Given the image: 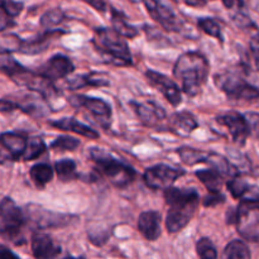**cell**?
<instances>
[{"label": "cell", "mask_w": 259, "mask_h": 259, "mask_svg": "<svg viewBox=\"0 0 259 259\" xmlns=\"http://www.w3.org/2000/svg\"><path fill=\"white\" fill-rule=\"evenodd\" d=\"M161 214L157 211H144L139 215L138 230L147 240L158 239L161 237Z\"/></svg>", "instance_id": "d6986e66"}, {"label": "cell", "mask_w": 259, "mask_h": 259, "mask_svg": "<svg viewBox=\"0 0 259 259\" xmlns=\"http://www.w3.org/2000/svg\"><path fill=\"white\" fill-rule=\"evenodd\" d=\"M28 139L14 132H5L0 134V157L3 159L17 161L23 158L27 151Z\"/></svg>", "instance_id": "4fadbf2b"}, {"label": "cell", "mask_w": 259, "mask_h": 259, "mask_svg": "<svg viewBox=\"0 0 259 259\" xmlns=\"http://www.w3.org/2000/svg\"><path fill=\"white\" fill-rule=\"evenodd\" d=\"M228 190L234 199H242L245 201L259 202V187L249 184L244 179L237 176L232 177L227 184Z\"/></svg>", "instance_id": "44dd1931"}, {"label": "cell", "mask_w": 259, "mask_h": 259, "mask_svg": "<svg viewBox=\"0 0 259 259\" xmlns=\"http://www.w3.org/2000/svg\"><path fill=\"white\" fill-rule=\"evenodd\" d=\"M250 125V132L259 137V114L257 113H247L245 114Z\"/></svg>", "instance_id": "60d3db41"}, {"label": "cell", "mask_w": 259, "mask_h": 259, "mask_svg": "<svg viewBox=\"0 0 259 259\" xmlns=\"http://www.w3.org/2000/svg\"><path fill=\"white\" fill-rule=\"evenodd\" d=\"M17 110L14 100L9 98L0 99V113H10V111Z\"/></svg>", "instance_id": "b9f144b4"}, {"label": "cell", "mask_w": 259, "mask_h": 259, "mask_svg": "<svg viewBox=\"0 0 259 259\" xmlns=\"http://www.w3.org/2000/svg\"><path fill=\"white\" fill-rule=\"evenodd\" d=\"M19 255L15 254L12 249H9L5 245L0 244V259H18Z\"/></svg>", "instance_id": "7bdbcfd3"}, {"label": "cell", "mask_w": 259, "mask_h": 259, "mask_svg": "<svg viewBox=\"0 0 259 259\" xmlns=\"http://www.w3.org/2000/svg\"><path fill=\"white\" fill-rule=\"evenodd\" d=\"M209 61L200 52H186L177 58L174 76L181 82V90L195 98L202 90L209 77Z\"/></svg>", "instance_id": "7a4b0ae2"}, {"label": "cell", "mask_w": 259, "mask_h": 259, "mask_svg": "<svg viewBox=\"0 0 259 259\" xmlns=\"http://www.w3.org/2000/svg\"><path fill=\"white\" fill-rule=\"evenodd\" d=\"M15 23L14 20H13L12 17H9V15L5 13V10H3L2 8H0V32H4L7 28H10L13 27Z\"/></svg>", "instance_id": "f35d334b"}, {"label": "cell", "mask_w": 259, "mask_h": 259, "mask_svg": "<svg viewBox=\"0 0 259 259\" xmlns=\"http://www.w3.org/2000/svg\"><path fill=\"white\" fill-rule=\"evenodd\" d=\"M196 252L199 257L204 259H215L218 257V252L215 245L212 244L209 238H201L196 244Z\"/></svg>", "instance_id": "e575fe53"}, {"label": "cell", "mask_w": 259, "mask_h": 259, "mask_svg": "<svg viewBox=\"0 0 259 259\" xmlns=\"http://www.w3.org/2000/svg\"><path fill=\"white\" fill-rule=\"evenodd\" d=\"M217 121L229 131L233 141L239 146H244L248 137L252 134L247 116L242 115L237 111H230V113L219 115L217 118Z\"/></svg>", "instance_id": "7c38bea8"}, {"label": "cell", "mask_w": 259, "mask_h": 259, "mask_svg": "<svg viewBox=\"0 0 259 259\" xmlns=\"http://www.w3.org/2000/svg\"><path fill=\"white\" fill-rule=\"evenodd\" d=\"M164 199L169 206L166 218V228L169 233H177L184 229L200 205V195L194 189L168 187L164 190Z\"/></svg>", "instance_id": "6da1fadb"}, {"label": "cell", "mask_w": 259, "mask_h": 259, "mask_svg": "<svg viewBox=\"0 0 259 259\" xmlns=\"http://www.w3.org/2000/svg\"><path fill=\"white\" fill-rule=\"evenodd\" d=\"M28 220L24 210L20 209L14 200L4 197L0 201V235L15 245L25 243L23 232Z\"/></svg>", "instance_id": "277c9868"}, {"label": "cell", "mask_w": 259, "mask_h": 259, "mask_svg": "<svg viewBox=\"0 0 259 259\" xmlns=\"http://www.w3.org/2000/svg\"><path fill=\"white\" fill-rule=\"evenodd\" d=\"M68 103L72 106H75V108H85L105 128L110 125L111 108L103 99L89 98V96L85 95H73L68 99Z\"/></svg>", "instance_id": "8fae6325"}, {"label": "cell", "mask_w": 259, "mask_h": 259, "mask_svg": "<svg viewBox=\"0 0 259 259\" xmlns=\"http://www.w3.org/2000/svg\"><path fill=\"white\" fill-rule=\"evenodd\" d=\"M142 2L153 20H156L166 30L180 33L184 29V22L175 14L171 8L164 5L162 2L159 0H142Z\"/></svg>", "instance_id": "30bf717a"}, {"label": "cell", "mask_w": 259, "mask_h": 259, "mask_svg": "<svg viewBox=\"0 0 259 259\" xmlns=\"http://www.w3.org/2000/svg\"><path fill=\"white\" fill-rule=\"evenodd\" d=\"M234 224L243 239L259 242V202L242 200L235 210Z\"/></svg>", "instance_id": "52a82bcc"}, {"label": "cell", "mask_w": 259, "mask_h": 259, "mask_svg": "<svg viewBox=\"0 0 259 259\" xmlns=\"http://www.w3.org/2000/svg\"><path fill=\"white\" fill-rule=\"evenodd\" d=\"M131 105L133 106L134 111L139 116L142 123L148 126H156L161 120L166 118V111L159 108L153 101H146V103H137L132 101Z\"/></svg>", "instance_id": "ac0fdd59"}, {"label": "cell", "mask_w": 259, "mask_h": 259, "mask_svg": "<svg viewBox=\"0 0 259 259\" xmlns=\"http://www.w3.org/2000/svg\"><path fill=\"white\" fill-rule=\"evenodd\" d=\"M169 126H171V131L176 134L186 137L191 132H194L199 126V124L191 114L182 111V113H176L171 116Z\"/></svg>", "instance_id": "cb8c5ba5"}, {"label": "cell", "mask_w": 259, "mask_h": 259, "mask_svg": "<svg viewBox=\"0 0 259 259\" xmlns=\"http://www.w3.org/2000/svg\"><path fill=\"white\" fill-rule=\"evenodd\" d=\"M46 149H47V147H46V143L43 142L42 138L32 137V138L28 139L27 151H25L24 156H23V159L24 161H32V159L38 158V157L45 153Z\"/></svg>", "instance_id": "1f68e13d"}, {"label": "cell", "mask_w": 259, "mask_h": 259, "mask_svg": "<svg viewBox=\"0 0 259 259\" xmlns=\"http://www.w3.org/2000/svg\"><path fill=\"white\" fill-rule=\"evenodd\" d=\"M110 85V80L106 73L101 72H90L86 75H78L67 81V86L71 90H78V89L91 86V88H103V86Z\"/></svg>", "instance_id": "7402d4cb"}, {"label": "cell", "mask_w": 259, "mask_h": 259, "mask_svg": "<svg viewBox=\"0 0 259 259\" xmlns=\"http://www.w3.org/2000/svg\"><path fill=\"white\" fill-rule=\"evenodd\" d=\"M51 125L56 129H61V131H67L72 132V133L80 134V136L85 137L89 139H98L99 133L96 131H94L90 126L85 125V124L80 123L78 120L73 118H63L60 120L51 121Z\"/></svg>", "instance_id": "603a6c76"}, {"label": "cell", "mask_w": 259, "mask_h": 259, "mask_svg": "<svg viewBox=\"0 0 259 259\" xmlns=\"http://www.w3.org/2000/svg\"><path fill=\"white\" fill-rule=\"evenodd\" d=\"M250 51H252L253 58H254L255 67H257L259 72V34L254 35V37L250 39Z\"/></svg>", "instance_id": "ab89813d"}, {"label": "cell", "mask_w": 259, "mask_h": 259, "mask_svg": "<svg viewBox=\"0 0 259 259\" xmlns=\"http://www.w3.org/2000/svg\"><path fill=\"white\" fill-rule=\"evenodd\" d=\"M23 39L19 35L13 33L0 32V55H10L13 52H19Z\"/></svg>", "instance_id": "f546056e"}, {"label": "cell", "mask_w": 259, "mask_h": 259, "mask_svg": "<svg viewBox=\"0 0 259 259\" xmlns=\"http://www.w3.org/2000/svg\"><path fill=\"white\" fill-rule=\"evenodd\" d=\"M0 8L5 10L9 17L15 18L22 13L24 4L20 2H15V0H0Z\"/></svg>", "instance_id": "8d00e7d4"}, {"label": "cell", "mask_w": 259, "mask_h": 259, "mask_svg": "<svg viewBox=\"0 0 259 259\" xmlns=\"http://www.w3.org/2000/svg\"><path fill=\"white\" fill-rule=\"evenodd\" d=\"M225 202V196L220 192H209L206 197L202 201V205L206 207H215L220 204H224Z\"/></svg>", "instance_id": "74e56055"}, {"label": "cell", "mask_w": 259, "mask_h": 259, "mask_svg": "<svg viewBox=\"0 0 259 259\" xmlns=\"http://www.w3.org/2000/svg\"><path fill=\"white\" fill-rule=\"evenodd\" d=\"M80 146V141L72 137L61 136L51 143V148L56 151H75Z\"/></svg>", "instance_id": "d590c367"}, {"label": "cell", "mask_w": 259, "mask_h": 259, "mask_svg": "<svg viewBox=\"0 0 259 259\" xmlns=\"http://www.w3.org/2000/svg\"><path fill=\"white\" fill-rule=\"evenodd\" d=\"M223 257L228 259H249L250 250L244 242L237 239L230 242L229 244L225 247Z\"/></svg>", "instance_id": "f1b7e54d"}, {"label": "cell", "mask_w": 259, "mask_h": 259, "mask_svg": "<svg viewBox=\"0 0 259 259\" xmlns=\"http://www.w3.org/2000/svg\"><path fill=\"white\" fill-rule=\"evenodd\" d=\"M83 2L90 4L94 9L99 10V12H105L106 10V4L104 0H83Z\"/></svg>", "instance_id": "ee69618b"}, {"label": "cell", "mask_w": 259, "mask_h": 259, "mask_svg": "<svg viewBox=\"0 0 259 259\" xmlns=\"http://www.w3.org/2000/svg\"><path fill=\"white\" fill-rule=\"evenodd\" d=\"M199 27L204 33H206V34L211 35V37L217 38L220 42H223L222 28H220V25L214 19H211V18H201L199 20Z\"/></svg>", "instance_id": "836d02e7"}, {"label": "cell", "mask_w": 259, "mask_h": 259, "mask_svg": "<svg viewBox=\"0 0 259 259\" xmlns=\"http://www.w3.org/2000/svg\"><path fill=\"white\" fill-rule=\"evenodd\" d=\"M30 179L38 189H43L46 185L52 181L53 168L48 163H38L30 168Z\"/></svg>", "instance_id": "484cf974"}, {"label": "cell", "mask_w": 259, "mask_h": 259, "mask_svg": "<svg viewBox=\"0 0 259 259\" xmlns=\"http://www.w3.org/2000/svg\"><path fill=\"white\" fill-rule=\"evenodd\" d=\"M55 171L61 181L63 182L72 181L78 177L77 171H76V163L72 159H61V161L56 162Z\"/></svg>", "instance_id": "4dcf8cb0"}, {"label": "cell", "mask_w": 259, "mask_h": 259, "mask_svg": "<svg viewBox=\"0 0 259 259\" xmlns=\"http://www.w3.org/2000/svg\"><path fill=\"white\" fill-rule=\"evenodd\" d=\"M179 154L184 163L189 164V166H195L199 163H206L210 153L192 148V147H181L179 149Z\"/></svg>", "instance_id": "83f0119b"}, {"label": "cell", "mask_w": 259, "mask_h": 259, "mask_svg": "<svg viewBox=\"0 0 259 259\" xmlns=\"http://www.w3.org/2000/svg\"><path fill=\"white\" fill-rule=\"evenodd\" d=\"M17 105V110H22L23 113L33 116V118H39L48 114V106L46 104L45 98L40 94H19L17 99H13Z\"/></svg>", "instance_id": "2e32d148"}, {"label": "cell", "mask_w": 259, "mask_h": 259, "mask_svg": "<svg viewBox=\"0 0 259 259\" xmlns=\"http://www.w3.org/2000/svg\"><path fill=\"white\" fill-rule=\"evenodd\" d=\"M94 45L96 50L103 56L109 57V62L114 65L129 66L133 62L128 43L114 28H98L94 38Z\"/></svg>", "instance_id": "3957f363"}, {"label": "cell", "mask_w": 259, "mask_h": 259, "mask_svg": "<svg viewBox=\"0 0 259 259\" xmlns=\"http://www.w3.org/2000/svg\"><path fill=\"white\" fill-rule=\"evenodd\" d=\"M28 223H32L38 229H53V228H63L70 225L76 217L68 214L50 211L45 207L35 204H29L24 209Z\"/></svg>", "instance_id": "ba28073f"}, {"label": "cell", "mask_w": 259, "mask_h": 259, "mask_svg": "<svg viewBox=\"0 0 259 259\" xmlns=\"http://www.w3.org/2000/svg\"><path fill=\"white\" fill-rule=\"evenodd\" d=\"M196 176L205 185L209 192H220L223 186V175L217 169H201L196 172Z\"/></svg>", "instance_id": "d4e9b609"}, {"label": "cell", "mask_w": 259, "mask_h": 259, "mask_svg": "<svg viewBox=\"0 0 259 259\" xmlns=\"http://www.w3.org/2000/svg\"><path fill=\"white\" fill-rule=\"evenodd\" d=\"M90 156L91 159L95 162L96 168L100 175H104L114 186L124 189L134 181L137 174L133 167L128 166L99 148L91 149Z\"/></svg>", "instance_id": "5b68a950"}, {"label": "cell", "mask_w": 259, "mask_h": 259, "mask_svg": "<svg viewBox=\"0 0 259 259\" xmlns=\"http://www.w3.org/2000/svg\"><path fill=\"white\" fill-rule=\"evenodd\" d=\"M65 19V13L60 8H55V9L48 10V12H46L42 15V18H40V25L43 28H46V29H52L56 25H60Z\"/></svg>", "instance_id": "d6a6232c"}, {"label": "cell", "mask_w": 259, "mask_h": 259, "mask_svg": "<svg viewBox=\"0 0 259 259\" xmlns=\"http://www.w3.org/2000/svg\"><path fill=\"white\" fill-rule=\"evenodd\" d=\"M146 77L152 86H154L157 90L163 94V96L171 105L179 106L181 104V89L179 88V85L174 80L167 77L166 75H162V73L152 70L147 71Z\"/></svg>", "instance_id": "5bb4252c"}, {"label": "cell", "mask_w": 259, "mask_h": 259, "mask_svg": "<svg viewBox=\"0 0 259 259\" xmlns=\"http://www.w3.org/2000/svg\"><path fill=\"white\" fill-rule=\"evenodd\" d=\"M184 169L175 168L167 164H157L146 169L143 175V180L149 189L153 190H166L171 187L177 179L184 176Z\"/></svg>", "instance_id": "9c48e42d"}, {"label": "cell", "mask_w": 259, "mask_h": 259, "mask_svg": "<svg viewBox=\"0 0 259 259\" xmlns=\"http://www.w3.org/2000/svg\"><path fill=\"white\" fill-rule=\"evenodd\" d=\"M111 24L113 28L119 33L120 35H123L124 38H136L138 35V29H137L134 25L129 24L125 20L123 14H120L119 12L113 9V14H111Z\"/></svg>", "instance_id": "4316f807"}, {"label": "cell", "mask_w": 259, "mask_h": 259, "mask_svg": "<svg viewBox=\"0 0 259 259\" xmlns=\"http://www.w3.org/2000/svg\"><path fill=\"white\" fill-rule=\"evenodd\" d=\"M32 253L38 259H50L60 255L61 247L55 243V240L46 233L35 230L30 239Z\"/></svg>", "instance_id": "e0dca14e"}, {"label": "cell", "mask_w": 259, "mask_h": 259, "mask_svg": "<svg viewBox=\"0 0 259 259\" xmlns=\"http://www.w3.org/2000/svg\"><path fill=\"white\" fill-rule=\"evenodd\" d=\"M185 3H186L187 5H190V7H204V5H206V0H184Z\"/></svg>", "instance_id": "f6af8a7d"}, {"label": "cell", "mask_w": 259, "mask_h": 259, "mask_svg": "<svg viewBox=\"0 0 259 259\" xmlns=\"http://www.w3.org/2000/svg\"><path fill=\"white\" fill-rule=\"evenodd\" d=\"M73 70H75V66L70 58L63 55H55L45 65L40 66L38 72L55 82L56 80H60V78L70 75L71 72H73Z\"/></svg>", "instance_id": "9a60e30c"}, {"label": "cell", "mask_w": 259, "mask_h": 259, "mask_svg": "<svg viewBox=\"0 0 259 259\" xmlns=\"http://www.w3.org/2000/svg\"><path fill=\"white\" fill-rule=\"evenodd\" d=\"M62 33L63 32H61V30L50 29L46 33H43V34L35 35V37L29 38V39H23L19 53L30 56L43 53L45 51L48 50V47H50L51 45V40L55 37H57V35L62 34Z\"/></svg>", "instance_id": "ffe728a7"}, {"label": "cell", "mask_w": 259, "mask_h": 259, "mask_svg": "<svg viewBox=\"0 0 259 259\" xmlns=\"http://www.w3.org/2000/svg\"><path fill=\"white\" fill-rule=\"evenodd\" d=\"M215 83L218 88L227 94L228 98L234 100H257L259 99V89L250 85L238 73L227 71L217 75Z\"/></svg>", "instance_id": "8992f818"}]
</instances>
